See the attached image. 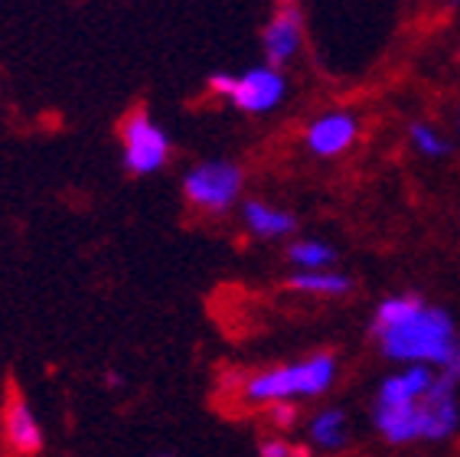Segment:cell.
<instances>
[{
  "label": "cell",
  "instance_id": "1",
  "mask_svg": "<svg viewBox=\"0 0 460 457\" xmlns=\"http://www.w3.org/2000/svg\"><path fill=\"white\" fill-rule=\"evenodd\" d=\"M382 343V353L389 360L399 363H428V366H444L451 360L457 334H454V320L438 308H421L402 324L382 327L376 330Z\"/></svg>",
  "mask_w": 460,
  "mask_h": 457
},
{
  "label": "cell",
  "instance_id": "6",
  "mask_svg": "<svg viewBox=\"0 0 460 457\" xmlns=\"http://www.w3.org/2000/svg\"><path fill=\"white\" fill-rule=\"evenodd\" d=\"M454 386H457V379L444 372L441 379H434V386L428 389L425 399L418 402L421 441H444V438H451L454 435V428H457V422H460Z\"/></svg>",
  "mask_w": 460,
  "mask_h": 457
},
{
  "label": "cell",
  "instance_id": "9",
  "mask_svg": "<svg viewBox=\"0 0 460 457\" xmlns=\"http://www.w3.org/2000/svg\"><path fill=\"white\" fill-rule=\"evenodd\" d=\"M301 36H304L301 13L284 4L275 17H271V23L265 27V36H261L268 66H275V69H278V66H284V62L291 59V56L301 49Z\"/></svg>",
  "mask_w": 460,
  "mask_h": 457
},
{
  "label": "cell",
  "instance_id": "2",
  "mask_svg": "<svg viewBox=\"0 0 460 457\" xmlns=\"http://www.w3.org/2000/svg\"><path fill=\"white\" fill-rule=\"evenodd\" d=\"M333 376H337V360L330 353H317L310 360L258 372L245 382L242 396L252 405H275L294 396H323Z\"/></svg>",
  "mask_w": 460,
  "mask_h": 457
},
{
  "label": "cell",
  "instance_id": "8",
  "mask_svg": "<svg viewBox=\"0 0 460 457\" xmlns=\"http://www.w3.org/2000/svg\"><path fill=\"white\" fill-rule=\"evenodd\" d=\"M356 134H359V124H356L353 114L346 112H333V114H323L317 121L307 128V148L317 154V157H337L343 150L353 148Z\"/></svg>",
  "mask_w": 460,
  "mask_h": 457
},
{
  "label": "cell",
  "instance_id": "13",
  "mask_svg": "<svg viewBox=\"0 0 460 457\" xmlns=\"http://www.w3.org/2000/svg\"><path fill=\"white\" fill-rule=\"evenodd\" d=\"M294 291H304V294H346L353 288V282L340 272H327V268H301L291 282Z\"/></svg>",
  "mask_w": 460,
  "mask_h": 457
},
{
  "label": "cell",
  "instance_id": "16",
  "mask_svg": "<svg viewBox=\"0 0 460 457\" xmlns=\"http://www.w3.org/2000/svg\"><path fill=\"white\" fill-rule=\"evenodd\" d=\"M421 308V298H415V294H399V298H389L382 300L379 310H376V330H382V327H392V324H402L405 317H411L415 310Z\"/></svg>",
  "mask_w": 460,
  "mask_h": 457
},
{
  "label": "cell",
  "instance_id": "11",
  "mask_svg": "<svg viewBox=\"0 0 460 457\" xmlns=\"http://www.w3.org/2000/svg\"><path fill=\"white\" fill-rule=\"evenodd\" d=\"M434 372L428 363H411V370L389 376L379 389V402H421L425 392L434 386Z\"/></svg>",
  "mask_w": 460,
  "mask_h": 457
},
{
  "label": "cell",
  "instance_id": "10",
  "mask_svg": "<svg viewBox=\"0 0 460 457\" xmlns=\"http://www.w3.org/2000/svg\"><path fill=\"white\" fill-rule=\"evenodd\" d=\"M376 425L392 444H408L421 438L418 402H376Z\"/></svg>",
  "mask_w": 460,
  "mask_h": 457
},
{
  "label": "cell",
  "instance_id": "22",
  "mask_svg": "<svg viewBox=\"0 0 460 457\" xmlns=\"http://www.w3.org/2000/svg\"><path fill=\"white\" fill-rule=\"evenodd\" d=\"M454 4H460V0H454Z\"/></svg>",
  "mask_w": 460,
  "mask_h": 457
},
{
  "label": "cell",
  "instance_id": "12",
  "mask_svg": "<svg viewBox=\"0 0 460 457\" xmlns=\"http://www.w3.org/2000/svg\"><path fill=\"white\" fill-rule=\"evenodd\" d=\"M245 222L248 228L261 238H281V236H291L294 232V216L284 210H275V206H268V202H245Z\"/></svg>",
  "mask_w": 460,
  "mask_h": 457
},
{
  "label": "cell",
  "instance_id": "20",
  "mask_svg": "<svg viewBox=\"0 0 460 457\" xmlns=\"http://www.w3.org/2000/svg\"><path fill=\"white\" fill-rule=\"evenodd\" d=\"M444 370H447V376H454L460 382V343L454 346V353H451V360L444 363Z\"/></svg>",
  "mask_w": 460,
  "mask_h": 457
},
{
  "label": "cell",
  "instance_id": "15",
  "mask_svg": "<svg viewBox=\"0 0 460 457\" xmlns=\"http://www.w3.org/2000/svg\"><path fill=\"white\" fill-rule=\"evenodd\" d=\"M288 258H291L297 268H327L333 258H337V252L327 246V242H294L291 248H288Z\"/></svg>",
  "mask_w": 460,
  "mask_h": 457
},
{
  "label": "cell",
  "instance_id": "19",
  "mask_svg": "<svg viewBox=\"0 0 460 457\" xmlns=\"http://www.w3.org/2000/svg\"><path fill=\"white\" fill-rule=\"evenodd\" d=\"M297 448H291V444H284V441H278V438H271V441H265L261 448H258V454L261 457H288V454H294ZM297 454H304V451H297Z\"/></svg>",
  "mask_w": 460,
  "mask_h": 457
},
{
  "label": "cell",
  "instance_id": "14",
  "mask_svg": "<svg viewBox=\"0 0 460 457\" xmlns=\"http://www.w3.org/2000/svg\"><path fill=\"white\" fill-rule=\"evenodd\" d=\"M310 438H314V444H320V448H343V441H346L343 412H337V408L320 412L317 418H314V425H310Z\"/></svg>",
  "mask_w": 460,
  "mask_h": 457
},
{
  "label": "cell",
  "instance_id": "21",
  "mask_svg": "<svg viewBox=\"0 0 460 457\" xmlns=\"http://www.w3.org/2000/svg\"><path fill=\"white\" fill-rule=\"evenodd\" d=\"M281 4H294V0H281Z\"/></svg>",
  "mask_w": 460,
  "mask_h": 457
},
{
  "label": "cell",
  "instance_id": "3",
  "mask_svg": "<svg viewBox=\"0 0 460 457\" xmlns=\"http://www.w3.org/2000/svg\"><path fill=\"white\" fill-rule=\"evenodd\" d=\"M209 88L216 95H222L226 102L248 114H265L284 98V76L275 66H261V69H248L242 76H226V72H216L209 79Z\"/></svg>",
  "mask_w": 460,
  "mask_h": 457
},
{
  "label": "cell",
  "instance_id": "7",
  "mask_svg": "<svg viewBox=\"0 0 460 457\" xmlns=\"http://www.w3.org/2000/svg\"><path fill=\"white\" fill-rule=\"evenodd\" d=\"M0 425H4V441L10 444L13 454H40L43 451V428H40L33 408H30L27 399L20 396V392H10L7 396Z\"/></svg>",
  "mask_w": 460,
  "mask_h": 457
},
{
  "label": "cell",
  "instance_id": "5",
  "mask_svg": "<svg viewBox=\"0 0 460 457\" xmlns=\"http://www.w3.org/2000/svg\"><path fill=\"white\" fill-rule=\"evenodd\" d=\"M121 144H124V167L137 176L160 170L170 157V138L164 134L160 124L151 121L147 112L128 114V121L121 124Z\"/></svg>",
  "mask_w": 460,
  "mask_h": 457
},
{
  "label": "cell",
  "instance_id": "18",
  "mask_svg": "<svg viewBox=\"0 0 460 457\" xmlns=\"http://www.w3.org/2000/svg\"><path fill=\"white\" fill-rule=\"evenodd\" d=\"M271 418H275V425H281V428H291V425L297 422V408L291 405V399L271 405Z\"/></svg>",
  "mask_w": 460,
  "mask_h": 457
},
{
  "label": "cell",
  "instance_id": "4",
  "mask_svg": "<svg viewBox=\"0 0 460 457\" xmlns=\"http://www.w3.org/2000/svg\"><path fill=\"white\" fill-rule=\"evenodd\" d=\"M242 170L229 160H209L186 174L183 193L186 200L206 212H226L232 202L239 200Z\"/></svg>",
  "mask_w": 460,
  "mask_h": 457
},
{
  "label": "cell",
  "instance_id": "17",
  "mask_svg": "<svg viewBox=\"0 0 460 457\" xmlns=\"http://www.w3.org/2000/svg\"><path fill=\"white\" fill-rule=\"evenodd\" d=\"M411 141H415V148L421 150L425 157H444V154L451 150L441 134L434 131V128H428V124H415V128H411Z\"/></svg>",
  "mask_w": 460,
  "mask_h": 457
}]
</instances>
